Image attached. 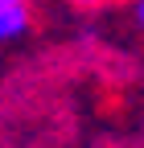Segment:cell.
I'll list each match as a JSON object with an SVG mask.
<instances>
[{"label":"cell","instance_id":"6da1fadb","mask_svg":"<svg viewBox=\"0 0 144 148\" xmlns=\"http://www.w3.org/2000/svg\"><path fill=\"white\" fill-rule=\"evenodd\" d=\"M33 25V0H0V45L21 41Z\"/></svg>","mask_w":144,"mask_h":148},{"label":"cell","instance_id":"7a4b0ae2","mask_svg":"<svg viewBox=\"0 0 144 148\" xmlns=\"http://www.w3.org/2000/svg\"><path fill=\"white\" fill-rule=\"evenodd\" d=\"M66 8H78V12H99V8H111V4H123V0H62Z\"/></svg>","mask_w":144,"mask_h":148},{"label":"cell","instance_id":"3957f363","mask_svg":"<svg viewBox=\"0 0 144 148\" xmlns=\"http://www.w3.org/2000/svg\"><path fill=\"white\" fill-rule=\"evenodd\" d=\"M132 16H136V25L144 29V0H132Z\"/></svg>","mask_w":144,"mask_h":148}]
</instances>
